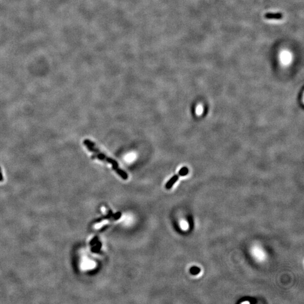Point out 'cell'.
I'll return each mask as SVG.
<instances>
[{
    "label": "cell",
    "mask_w": 304,
    "mask_h": 304,
    "mask_svg": "<svg viewBox=\"0 0 304 304\" xmlns=\"http://www.w3.org/2000/svg\"><path fill=\"white\" fill-rule=\"evenodd\" d=\"M95 244H96V246H93L92 247L91 252H92L94 253H98L102 247V243L98 241Z\"/></svg>",
    "instance_id": "4"
},
{
    "label": "cell",
    "mask_w": 304,
    "mask_h": 304,
    "mask_svg": "<svg viewBox=\"0 0 304 304\" xmlns=\"http://www.w3.org/2000/svg\"><path fill=\"white\" fill-rule=\"evenodd\" d=\"M98 241V237L96 236V237H94V238L91 241L90 243V245H91L92 246H94V245L97 243V242Z\"/></svg>",
    "instance_id": "7"
},
{
    "label": "cell",
    "mask_w": 304,
    "mask_h": 304,
    "mask_svg": "<svg viewBox=\"0 0 304 304\" xmlns=\"http://www.w3.org/2000/svg\"><path fill=\"white\" fill-rule=\"evenodd\" d=\"M179 174L178 175H175L174 176H173L171 179H170L169 181H167V183H166V185H165V187L167 189H170L172 187V186L175 184V183L178 180V179L179 178Z\"/></svg>",
    "instance_id": "3"
},
{
    "label": "cell",
    "mask_w": 304,
    "mask_h": 304,
    "mask_svg": "<svg viewBox=\"0 0 304 304\" xmlns=\"http://www.w3.org/2000/svg\"><path fill=\"white\" fill-rule=\"evenodd\" d=\"M264 18L267 20H281L283 18V15L281 12H267L265 14Z\"/></svg>",
    "instance_id": "2"
},
{
    "label": "cell",
    "mask_w": 304,
    "mask_h": 304,
    "mask_svg": "<svg viewBox=\"0 0 304 304\" xmlns=\"http://www.w3.org/2000/svg\"><path fill=\"white\" fill-rule=\"evenodd\" d=\"M83 143L90 152L93 153V154L91 156L92 159H98L100 161H104L111 164L113 170L116 171L117 174L120 176L122 179L124 180L128 179V176L127 174L124 170L119 167L118 163L115 159L108 157L107 154L101 151L94 142H92L89 139H85Z\"/></svg>",
    "instance_id": "1"
},
{
    "label": "cell",
    "mask_w": 304,
    "mask_h": 304,
    "mask_svg": "<svg viewBox=\"0 0 304 304\" xmlns=\"http://www.w3.org/2000/svg\"><path fill=\"white\" fill-rule=\"evenodd\" d=\"M121 213L120 212H118L116 213L115 214H113V215H112V217H113V219L115 220L119 219L121 217Z\"/></svg>",
    "instance_id": "8"
},
{
    "label": "cell",
    "mask_w": 304,
    "mask_h": 304,
    "mask_svg": "<svg viewBox=\"0 0 304 304\" xmlns=\"http://www.w3.org/2000/svg\"><path fill=\"white\" fill-rule=\"evenodd\" d=\"M0 170H1V167H0Z\"/></svg>",
    "instance_id": "10"
},
{
    "label": "cell",
    "mask_w": 304,
    "mask_h": 304,
    "mask_svg": "<svg viewBox=\"0 0 304 304\" xmlns=\"http://www.w3.org/2000/svg\"><path fill=\"white\" fill-rule=\"evenodd\" d=\"M3 180V175H2V172H1V170H0V181H2Z\"/></svg>",
    "instance_id": "9"
},
{
    "label": "cell",
    "mask_w": 304,
    "mask_h": 304,
    "mask_svg": "<svg viewBox=\"0 0 304 304\" xmlns=\"http://www.w3.org/2000/svg\"><path fill=\"white\" fill-rule=\"evenodd\" d=\"M200 271H201V269L198 267H193L190 269V273L192 275L198 274Z\"/></svg>",
    "instance_id": "6"
},
{
    "label": "cell",
    "mask_w": 304,
    "mask_h": 304,
    "mask_svg": "<svg viewBox=\"0 0 304 304\" xmlns=\"http://www.w3.org/2000/svg\"><path fill=\"white\" fill-rule=\"evenodd\" d=\"M188 173H189V169H188V167H182V168L180 170L178 174H179L180 176H184L188 175Z\"/></svg>",
    "instance_id": "5"
}]
</instances>
